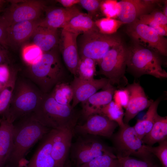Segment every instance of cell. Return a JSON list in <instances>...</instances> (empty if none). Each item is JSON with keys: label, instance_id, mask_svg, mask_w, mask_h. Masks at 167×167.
Segmentation results:
<instances>
[{"label": "cell", "instance_id": "obj_1", "mask_svg": "<svg viewBox=\"0 0 167 167\" xmlns=\"http://www.w3.org/2000/svg\"><path fill=\"white\" fill-rule=\"evenodd\" d=\"M51 130L31 114L13 123V145L8 160L19 165L30 148Z\"/></svg>", "mask_w": 167, "mask_h": 167}, {"label": "cell", "instance_id": "obj_2", "mask_svg": "<svg viewBox=\"0 0 167 167\" xmlns=\"http://www.w3.org/2000/svg\"><path fill=\"white\" fill-rule=\"evenodd\" d=\"M56 48L44 52L38 61L29 66L28 77L44 93L50 92L59 83L66 82L67 73Z\"/></svg>", "mask_w": 167, "mask_h": 167}, {"label": "cell", "instance_id": "obj_3", "mask_svg": "<svg viewBox=\"0 0 167 167\" xmlns=\"http://www.w3.org/2000/svg\"><path fill=\"white\" fill-rule=\"evenodd\" d=\"M33 115L42 124L52 129H74L79 114L71 105L57 102L50 93H43Z\"/></svg>", "mask_w": 167, "mask_h": 167}, {"label": "cell", "instance_id": "obj_4", "mask_svg": "<svg viewBox=\"0 0 167 167\" xmlns=\"http://www.w3.org/2000/svg\"><path fill=\"white\" fill-rule=\"evenodd\" d=\"M43 93L35 84L17 78L10 105L4 116L13 123L24 116L33 113Z\"/></svg>", "mask_w": 167, "mask_h": 167}, {"label": "cell", "instance_id": "obj_5", "mask_svg": "<svg viewBox=\"0 0 167 167\" xmlns=\"http://www.w3.org/2000/svg\"><path fill=\"white\" fill-rule=\"evenodd\" d=\"M159 54L155 51L134 43L127 47L126 66L138 76L152 75L158 79L167 77V73L162 67Z\"/></svg>", "mask_w": 167, "mask_h": 167}, {"label": "cell", "instance_id": "obj_6", "mask_svg": "<svg viewBox=\"0 0 167 167\" xmlns=\"http://www.w3.org/2000/svg\"><path fill=\"white\" fill-rule=\"evenodd\" d=\"M122 42L120 37L116 33L105 34L98 29L83 33L77 40L79 58H91L97 63L112 47Z\"/></svg>", "mask_w": 167, "mask_h": 167}, {"label": "cell", "instance_id": "obj_7", "mask_svg": "<svg viewBox=\"0 0 167 167\" xmlns=\"http://www.w3.org/2000/svg\"><path fill=\"white\" fill-rule=\"evenodd\" d=\"M127 47L122 42L112 47L97 63L99 72L109 80L112 85H126L125 76L126 66Z\"/></svg>", "mask_w": 167, "mask_h": 167}, {"label": "cell", "instance_id": "obj_8", "mask_svg": "<svg viewBox=\"0 0 167 167\" xmlns=\"http://www.w3.org/2000/svg\"><path fill=\"white\" fill-rule=\"evenodd\" d=\"M96 136L90 135H81L72 144V158L78 167L103 155H115L112 148Z\"/></svg>", "mask_w": 167, "mask_h": 167}, {"label": "cell", "instance_id": "obj_9", "mask_svg": "<svg viewBox=\"0 0 167 167\" xmlns=\"http://www.w3.org/2000/svg\"><path fill=\"white\" fill-rule=\"evenodd\" d=\"M117 152V156L124 157L133 156L142 160L151 161L152 155L145 148L133 127L128 124L120 127L113 138Z\"/></svg>", "mask_w": 167, "mask_h": 167}, {"label": "cell", "instance_id": "obj_10", "mask_svg": "<svg viewBox=\"0 0 167 167\" xmlns=\"http://www.w3.org/2000/svg\"><path fill=\"white\" fill-rule=\"evenodd\" d=\"M1 19L7 27L21 22L40 19L46 8L45 2L42 0L12 1Z\"/></svg>", "mask_w": 167, "mask_h": 167}, {"label": "cell", "instance_id": "obj_11", "mask_svg": "<svg viewBox=\"0 0 167 167\" xmlns=\"http://www.w3.org/2000/svg\"><path fill=\"white\" fill-rule=\"evenodd\" d=\"M126 32L134 43L167 56V39L149 26L137 20L128 24Z\"/></svg>", "mask_w": 167, "mask_h": 167}, {"label": "cell", "instance_id": "obj_12", "mask_svg": "<svg viewBox=\"0 0 167 167\" xmlns=\"http://www.w3.org/2000/svg\"><path fill=\"white\" fill-rule=\"evenodd\" d=\"M160 0H122L118 2L117 17L124 24L132 23L156 9Z\"/></svg>", "mask_w": 167, "mask_h": 167}, {"label": "cell", "instance_id": "obj_13", "mask_svg": "<svg viewBox=\"0 0 167 167\" xmlns=\"http://www.w3.org/2000/svg\"><path fill=\"white\" fill-rule=\"evenodd\" d=\"M86 119L83 124L76 125L74 131L80 135H90L109 137L113 135L118 126L115 122L99 114L91 115Z\"/></svg>", "mask_w": 167, "mask_h": 167}, {"label": "cell", "instance_id": "obj_14", "mask_svg": "<svg viewBox=\"0 0 167 167\" xmlns=\"http://www.w3.org/2000/svg\"><path fill=\"white\" fill-rule=\"evenodd\" d=\"M109 84V80L105 78L86 80L74 76L70 84L73 92L72 107L74 108L79 103L84 101Z\"/></svg>", "mask_w": 167, "mask_h": 167}, {"label": "cell", "instance_id": "obj_15", "mask_svg": "<svg viewBox=\"0 0 167 167\" xmlns=\"http://www.w3.org/2000/svg\"><path fill=\"white\" fill-rule=\"evenodd\" d=\"M79 35L62 29L59 42L64 63L74 76H77L79 60L77 42V38Z\"/></svg>", "mask_w": 167, "mask_h": 167}, {"label": "cell", "instance_id": "obj_16", "mask_svg": "<svg viewBox=\"0 0 167 167\" xmlns=\"http://www.w3.org/2000/svg\"><path fill=\"white\" fill-rule=\"evenodd\" d=\"M74 129H52L51 154L57 167L64 166L72 145Z\"/></svg>", "mask_w": 167, "mask_h": 167}, {"label": "cell", "instance_id": "obj_17", "mask_svg": "<svg viewBox=\"0 0 167 167\" xmlns=\"http://www.w3.org/2000/svg\"><path fill=\"white\" fill-rule=\"evenodd\" d=\"M126 88L129 91V97L123 120L124 124H128L138 113L149 107L153 101L148 99L143 89L138 83L134 82Z\"/></svg>", "mask_w": 167, "mask_h": 167}, {"label": "cell", "instance_id": "obj_18", "mask_svg": "<svg viewBox=\"0 0 167 167\" xmlns=\"http://www.w3.org/2000/svg\"><path fill=\"white\" fill-rule=\"evenodd\" d=\"M45 16L41 19L39 26L57 29L62 28L72 18L82 12L75 5L68 8H45Z\"/></svg>", "mask_w": 167, "mask_h": 167}, {"label": "cell", "instance_id": "obj_19", "mask_svg": "<svg viewBox=\"0 0 167 167\" xmlns=\"http://www.w3.org/2000/svg\"><path fill=\"white\" fill-rule=\"evenodd\" d=\"M41 19L15 23L7 27V45L17 46L31 37Z\"/></svg>", "mask_w": 167, "mask_h": 167}, {"label": "cell", "instance_id": "obj_20", "mask_svg": "<svg viewBox=\"0 0 167 167\" xmlns=\"http://www.w3.org/2000/svg\"><path fill=\"white\" fill-rule=\"evenodd\" d=\"M115 90L114 86L109 84L103 90L96 92L81 103L82 114L84 117L86 119L91 115L98 114L102 108L112 101Z\"/></svg>", "mask_w": 167, "mask_h": 167}, {"label": "cell", "instance_id": "obj_21", "mask_svg": "<svg viewBox=\"0 0 167 167\" xmlns=\"http://www.w3.org/2000/svg\"><path fill=\"white\" fill-rule=\"evenodd\" d=\"M52 130L42 139L26 167H57L51 155Z\"/></svg>", "mask_w": 167, "mask_h": 167}, {"label": "cell", "instance_id": "obj_22", "mask_svg": "<svg viewBox=\"0 0 167 167\" xmlns=\"http://www.w3.org/2000/svg\"><path fill=\"white\" fill-rule=\"evenodd\" d=\"M31 37L33 44L43 53L56 48L59 40L58 29L41 26L36 28Z\"/></svg>", "mask_w": 167, "mask_h": 167}, {"label": "cell", "instance_id": "obj_23", "mask_svg": "<svg viewBox=\"0 0 167 167\" xmlns=\"http://www.w3.org/2000/svg\"><path fill=\"white\" fill-rule=\"evenodd\" d=\"M13 123L4 116L0 119V167L8 161L12 147Z\"/></svg>", "mask_w": 167, "mask_h": 167}, {"label": "cell", "instance_id": "obj_24", "mask_svg": "<svg viewBox=\"0 0 167 167\" xmlns=\"http://www.w3.org/2000/svg\"><path fill=\"white\" fill-rule=\"evenodd\" d=\"M167 137V116L161 117L157 114L151 130L142 140L144 144L152 146L156 143L166 140Z\"/></svg>", "mask_w": 167, "mask_h": 167}, {"label": "cell", "instance_id": "obj_25", "mask_svg": "<svg viewBox=\"0 0 167 167\" xmlns=\"http://www.w3.org/2000/svg\"><path fill=\"white\" fill-rule=\"evenodd\" d=\"M62 29L79 35L98 29L92 18L88 14L82 12L72 18Z\"/></svg>", "mask_w": 167, "mask_h": 167}, {"label": "cell", "instance_id": "obj_26", "mask_svg": "<svg viewBox=\"0 0 167 167\" xmlns=\"http://www.w3.org/2000/svg\"><path fill=\"white\" fill-rule=\"evenodd\" d=\"M98 114L103 115L115 122L120 127L124 126L125 124L123 120L124 112L123 108L113 101L102 108Z\"/></svg>", "mask_w": 167, "mask_h": 167}, {"label": "cell", "instance_id": "obj_27", "mask_svg": "<svg viewBox=\"0 0 167 167\" xmlns=\"http://www.w3.org/2000/svg\"><path fill=\"white\" fill-rule=\"evenodd\" d=\"M49 93L57 102L63 105H70L73 97L70 84L66 82L57 84Z\"/></svg>", "mask_w": 167, "mask_h": 167}, {"label": "cell", "instance_id": "obj_28", "mask_svg": "<svg viewBox=\"0 0 167 167\" xmlns=\"http://www.w3.org/2000/svg\"><path fill=\"white\" fill-rule=\"evenodd\" d=\"M96 62L94 60L87 58H79L77 70V76L84 80L94 79L96 74Z\"/></svg>", "mask_w": 167, "mask_h": 167}, {"label": "cell", "instance_id": "obj_29", "mask_svg": "<svg viewBox=\"0 0 167 167\" xmlns=\"http://www.w3.org/2000/svg\"><path fill=\"white\" fill-rule=\"evenodd\" d=\"M95 23L98 31L106 35L115 34L119 28L125 24L119 20L107 17L97 19L95 21Z\"/></svg>", "mask_w": 167, "mask_h": 167}, {"label": "cell", "instance_id": "obj_30", "mask_svg": "<svg viewBox=\"0 0 167 167\" xmlns=\"http://www.w3.org/2000/svg\"><path fill=\"white\" fill-rule=\"evenodd\" d=\"M78 167H120L117 156L104 154Z\"/></svg>", "mask_w": 167, "mask_h": 167}, {"label": "cell", "instance_id": "obj_31", "mask_svg": "<svg viewBox=\"0 0 167 167\" xmlns=\"http://www.w3.org/2000/svg\"><path fill=\"white\" fill-rule=\"evenodd\" d=\"M17 74L16 71L14 72L10 81L0 93V114L5 113L8 108L17 78Z\"/></svg>", "mask_w": 167, "mask_h": 167}, {"label": "cell", "instance_id": "obj_32", "mask_svg": "<svg viewBox=\"0 0 167 167\" xmlns=\"http://www.w3.org/2000/svg\"><path fill=\"white\" fill-rule=\"evenodd\" d=\"M43 52L33 44L25 45L22 50V57L24 61L29 66L38 61L41 58Z\"/></svg>", "mask_w": 167, "mask_h": 167}, {"label": "cell", "instance_id": "obj_33", "mask_svg": "<svg viewBox=\"0 0 167 167\" xmlns=\"http://www.w3.org/2000/svg\"><path fill=\"white\" fill-rule=\"evenodd\" d=\"M160 101V98L153 101L148 107L143 118L141 120L144 127L146 134L150 131L154 123L156 116L158 114L157 109Z\"/></svg>", "mask_w": 167, "mask_h": 167}, {"label": "cell", "instance_id": "obj_34", "mask_svg": "<svg viewBox=\"0 0 167 167\" xmlns=\"http://www.w3.org/2000/svg\"><path fill=\"white\" fill-rule=\"evenodd\" d=\"M145 148L150 153H153L159 160L162 167H167V140L159 143L156 147H152L145 144Z\"/></svg>", "mask_w": 167, "mask_h": 167}, {"label": "cell", "instance_id": "obj_35", "mask_svg": "<svg viewBox=\"0 0 167 167\" xmlns=\"http://www.w3.org/2000/svg\"><path fill=\"white\" fill-rule=\"evenodd\" d=\"M120 167H158L152 161L139 160L128 156L122 157L117 156Z\"/></svg>", "mask_w": 167, "mask_h": 167}, {"label": "cell", "instance_id": "obj_36", "mask_svg": "<svg viewBox=\"0 0 167 167\" xmlns=\"http://www.w3.org/2000/svg\"><path fill=\"white\" fill-rule=\"evenodd\" d=\"M137 20L154 29L160 35L164 37L167 36V26L160 24L148 14L141 16Z\"/></svg>", "mask_w": 167, "mask_h": 167}, {"label": "cell", "instance_id": "obj_37", "mask_svg": "<svg viewBox=\"0 0 167 167\" xmlns=\"http://www.w3.org/2000/svg\"><path fill=\"white\" fill-rule=\"evenodd\" d=\"M118 2L114 0H102L100 11L106 17L114 19L118 18Z\"/></svg>", "mask_w": 167, "mask_h": 167}, {"label": "cell", "instance_id": "obj_38", "mask_svg": "<svg viewBox=\"0 0 167 167\" xmlns=\"http://www.w3.org/2000/svg\"><path fill=\"white\" fill-rule=\"evenodd\" d=\"M101 1L102 0H80L79 4L87 11L88 14L93 19L100 11Z\"/></svg>", "mask_w": 167, "mask_h": 167}, {"label": "cell", "instance_id": "obj_39", "mask_svg": "<svg viewBox=\"0 0 167 167\" xmlns=\"http://www.w3.org/2000/svg\"><path fill=\"white\" fill-rule=\"evenodd\" d=\"M129 97V91L126 88L116 89L114 92L113 98L115 103L125 109L128 102Z\"/></svg>", "mask_w": 167, "mask_h": 167}, {"label": "cell", "instance_id": "obj_40", "mask_svg": "<svg viewBox=\"0 0 167 167\" xmlns=\"http://www.w3.org/2000/svg\"><path fill=\"white\" fill-rule=\"evenodd\" d=\"M15 71L10 70L7 64L0 65V82L4 87L10 81Z\"/></svg>", "mask_w": 167, "mask_h": 167}, {"label": "cell", "instance_id": "obj_41", "mask_svg": "<svg viewBox=\"0 0 167 167\" xmlns=\"http://www.w3.org/2000/svg\"><path fill=\"white\" fill-rule=\"evenodd\" d=\"M148 14L160 24L167 26V17L164 14L163 12L155 9Z\"/></svg>", "mask_w": 167, "mask_h": 167}, {"label": "cell", "instance_id": "obj_42", "mask_svg": "<svg viewBox=\"0 0 167 167\" xmlns=\"http://www.w3.org/2000/svg\"><path fill=\"white\" fill-rule=\"evenodd\" d=\"M7 27L2 22H0V45L6 47L7 41Z\"/></svg>", "mask_w": 167, "mask_h": 167}, {"label": "cell", "instance_id": "obj_43", "mask_svg": "<svg viewBox=\"0 0 167 167\" xmlns=\"http://www.w3.org/2000/svg\"><path fill=\"white\" fill-rule=\"evenodd\" d=\"M133 127L139 138L142 140L146 135V133L141 120H138Z\"/></svg>", "mask_w": 167, "mask_h": 167}, {"label": "cell", "instance_id": "obj_44", "mask_svg": "<svg viewBox=\"0 0 167 167\" xmlns=\"http://www.w3.org/2000/svg\"><path fill=\"white\" fill-rule=\"evenodd\" d=\"M64 8L71 7L77 4H79L80 0H58L56 1Z\"/></svg>", "mask_w": 167, "mask_h": 167}, {"label": "cell", "instance_id": "obj_45", "mask_svg": "<svg viewBox=\"0 0 167 167\" xmlns=\"http://www.w3.org/2000/svg\"><path fill=\"white\" fill-rule=\"evenodd\" d=\"M8 61L7 55L6 53L0 48V65L6 63Z\"/></svg>", "mask_w": 167, "mask_h": 167}, {"label": "cell", "instance_id": "obj_46", "mask_svg": "<svg viewBox=\"0 0 167 167\" xmlns=\"http://www.w3.org/2000/svg\"><path fill=\"white\" fill-rule=\"evenodd\" d=\"M167 1H165L164 3V7L163 11L164 14L167 17Z\"/></svg>", "mask_w": 167, "mask_h": 167}, {"label": "cell", "instance_id": "obj_47", "mask_svg": "<svg viewBox=\"0 0 167 167\" xmlns=\"http://www.w3.org/2000/svg\"><path fill=\"white\" fill-rule=\"evenodd\" d=\"M5 2V1L4 0H0V12L1 11V9L2 8V6ZM1 19V16H0V22H2Z\"/></svg>", "mask_w": 167, "mask_h": 167}, {"label": "cell", "instance_id": "obj_48", "mask_svg": "<svg viewBox=\"0 0 167 167\" xmlns=\"http://www.w3.org/2000/svg\"><path fill=\"white\" fill-rule=\"evenodd\" d=\"M4 88L5 87H4L0 82V93Z\"/></svg>", "mask_w": 167, "mask_h": 167}, {"label": "cell", "instance_id": "obj_49", "mask_svg": "<svg viewBox=\"0 0 167 167\" xmlns=\"http://www.w3.org/2000/svg\"><path fill=\"white\" fill-rule=\"evenodd\" d=\"M63 167H65V166H64Z\"/></svg>", "mask_w": 167, "mask_h": 167}]
</instances>
